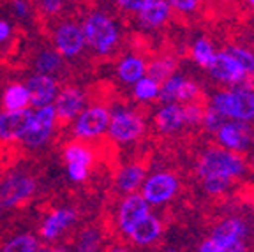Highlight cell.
Returning a JSON list of instances; mask_svg holds the SVG:
<instances>
[{"mask_svg": "<svg viewBox=\"0 0 254 252\" xmlns=\"http://www.w3.org/2000/svg\"><path fill=\"white\" fill-rule=\"evenodd\" d=\"M254 79L244 83L240 87H228L217 90L210 97L206 106L221 113L228 120L253 124L254 122Z\"/></svg>", "mask_w": 254, "mask_h": 252, "instance_id": "1", "label": "cell"}, {"mask_svg": "<svg viewBox=\"0 0 254 252\" xmlns=\"http://www.w3.org/2000/svg\"><path fill=\"white\" fill-rule=\"evenodd\" d=\"M249 170V164L240 154H235L219 145L206 146L196 159V175L199 178L208 175L228 177L231 180H238Z\"/></svg>", "mask_w": 254, "mask_h": 252, "instance_id": "2", "label": "cell"}, {"mask_svg": "<svg viewBox=\"0 0 254 252\" xmlns=\"http://www.w3.org/2000/svg\"><path fill=\"white\" fill-rule=\"evenodd\" d=\"M81 30H83L85 43L94 48L99 55H108L117 46L120 37L119 27L115 25V21L108 14L99 11L90 12L87 16Z\"/></svg>", "mask_w": 254, "mask_h": 252, "instance_id": "3", "label": "cell"}, {"mask_svg": "<svg viewBox=\"0 0 254 252\" xmlns=\"http://www.w3.org/2000/svg\"><path fill=\"white\" fill-rule=\"evenodd\" d=\"M139 189H141L139 194L145 197V201L150 206L166 205L179 194L180 180L171 171H157L145 178Z\"/></svg>", "mask_w": 254, "mask_h": 252, "instance_id": "4", "label": "cell"}, {"mask_svg": "<svg viewBox=\"0 0 254 252\" xmlns=\"http://www.w3.org/2000/svg\"><path fill=\"white\" fill-rule=\"evenodd\" d=\"M145 120L139 113L132 110H115L110 113V124H108V134L115 143L127 145L139 139L145 132Z\"/></svg>", "mask_w": 254, "mask_h": 252, "instance_id": "5", "label": "cell"}, {"mask_svg": "<svg viewBox=\"0 0 254 252\" xmlns=\"http://www.w3.org/2000/svg\"><path fill=\"white\" fill-rule=\"evenodd\" d=\"M214 138L215 145H219L221 148L244 155L251 148L253 129H251V124L238 122V120H226L214 132Z\"/></svg>", "mask_w": 254, "mask_h": 252, "instance_id": "6", "label": "cell"}, {"mask_svg": "<svg viewBox=\"0 0 254 252\" xmlns=\"http://www.w3.org/2000/svg\"><path fill=\"white\" fill-rule=\"evenodd\" d=\"M206 72L212 76L217 83L228 85V87H240L244 83L251 81L254 78H249L238 62L226 52V50H217L212 63L208 65Z\"/></svg>", "mask_w": 254, "mask_h": 252, "instance_id": "7", "label": "cell"}, {"mask_svg": "<svg viewBox=\"0 0 254 252\" xmlns=\"http://www.w3.org/2000/svg\"><path fill=\"white\" fill-rule=\"evenodd\" d=\"M55 120H57V113L53 104L36 110L32 113L30 126H28L27 132L23 134L21 141L27 146H30V148H37V146L44 145L50 139V136H52Z\"/></svg>", "mask_w": 254, "mask_h": 252, "instance_id": "8", "label": "cell"}, {"mask_svg": "<svg viewBox=\"0 0 254 252\" xmlns=\"http://www.w3.org/2000/svg\"><path fill=\"white\" fill-rule=\"evenodd\" d=\"M36 190L34 178L23 173H12L0 182V206L11 208L28 199Z\"/></svg>", "mask_w": 254, "mask_h": 252, "instance_id": "9", "label": "cell"}, {"mask_svg": "<svg viewBox=\"0 0 254 252\" xmlns=\"http://www.w3.org/2000/svg\"><path fill=\"white\" fill-rule=\"evenodd\" d=\"M110 111L104 106H92L78 115L74 124V134L81 139L97 138L108 130Z\"/></svg>", "mask_w": 254, "mask_h": 252, "instance_id": "10", "label": "cell"}, {"mask_svg": "<svg viewBox=\"0 0 254 252\" xmlns=\"http://www.w3.org/2000/svg\"><path fill=\"white\" fill-rule=\"evenodd\" d=\"M150 213V205H148L145 197L141 196L139 192H131V194H126L124 201L120 203V208H119V229L124 233L127 237V233L131 231V228L143 219L145 215Z\"/></svg>", "mask_w": 254, "mask_h": 252, "instance_id": "11", "label": "cell"}, {"mask_svg": "<svg viewBox=\"0 0 254 252\" xmlns=\"http://www.w3.org/2000/svg\"><path fill=\"white\" fill-rule=\"evenodd\" d=\"M64 157H65V164H67V175L72 182L79 184V182L87 180L92 161H94V155L87 146L81 143H71L65 146Z\"/></svg>", "mask_w": 254, "mask_h": 252, "instance_id": "12", "label": "cell"}, {"mask_svg": "<svg viewBox=\"0 0 254 252\" xmlns=\"http://www.w3.org/2000/svg\"><path fill=\"white\" fill-rule=\"evenodd\" d=\"M247 235H249V224L244 221L242 217L230 215L215 222L212 228L210 238L215 244H231V242H246Z\"/></svg>", "mask_w": 254, "mask_h": 252, "instance_id": "13", "label": "cell"}, {"mask_svg": "<svg viewBox=\"0 0 254 252\" xmlns=\"http://www.w3.org/2000/svg\"><path fill=\"white\" fill-rule=\"evenodd\" d=\"M85 36L76 23H64L55 32V46L62 57H76L85 48Z\"/></svg>", "mask_w": 254, "mask_h": 252, "instance_id": "14", "label": "cell"}, {"mask_svg": "<svg viewBox=\"0 0 254 252\" xmlns=\"http://www.w3.org/2000/svg\"><path fill=\"white\" fill-rule=\"evenodd\" d=\"M32 120V111L20 110V111H2L0 113V139L12 141V139H21L27 132Z\"/></svg>", "mask_w": 254, "mask_h": 252, "instance_id": "15", "label": "cell"}, {"mask_svg": "<svg viewBox=\"0 0 254 252\" xmlns=\"http://www.w3.org/2000/svg\"><path fill=\"white\" fill-rule=\"evenodd\" d=\"M164 226L161 222V219L152 213L145 215L143 219H139L134 226L131 228V231L127 233V238L132 242L134 245H139V247H147V245H152L163 237Z\"/></svg>", "mask_w": 254, "mask_h": 252, "instance_id": "16", "label": "cell"}, {"mask_svg": "<svg viewBox=\"0 0 254 252\" xmlns=\"http://www.w3.org/2000/svg\"><path fill=\"white\" fill-rule=\"evenodd\" d=\"M154 127L161 134H166V136L180 132L186 127L182 104H177V103L163 104L154 115Z\"/></svg>", "mask_w": 254, "mask_h": 252, "instance_id": "17", "label": "cell"}, {"mask_svg": "<svg viewBox=\"0 0 254 252\" xmlns=\"http://www.w3.org/2000/svg\"><path fill=\"white\" fill-rule=\"evenodd\" d=\"M28 94H30V104L36 110L50 104L57 97V81L50 74H36L27 81Z\"/></svg>", "mask_w": 254, "mask_h": 252, "instance_id": "18", "label": "cell"}, {"mask_svg": "<svg viewBox=\"0 0 254 252\" xmlns=\"http://www.w3.org/2000/svg\"><path fill=\"white\" fill-rule=\"evenodd\" d=\"M171 14L173 11L166 0H150L138 12V23L139 27L147 28V30H157L171 20Z\"/></svg>", "mask_w": 254, "mask_h": 252, "instance_id": "19", "label": "cell"}, {"mask_svg": "<svg viewBox=\"0 0 254 252\" xmlns=\"http://www.w3.org/2000/svg\"><path fill=\"white\" fill-rule=\"evenodd\" d=\"M83 103H85V95L81 94V90L74 87H67L64 88L60 94H57L55 97V113L59 120H71L74 117H78L83 110Z\"/></svg>", "mask_w": 254, "mask_h": 252, "instance_id": "20", "label": "cell"}, {"mask_svg": "<svg viewBox=\"0 0 254 252\" xmlns=\"http://www.w3.org/2000/svg\"><path fill=\"white\" fill-rule=\"evenodd\" d=\"M78 219V213L72 208H59L52 212L44 219L43 226H41V237L44 240H55L62 235L71 224H74Z\"/></svg>", "mask_w": 254, "mask_h": 252, "instance_id": "21", "label": "cell"}, {"mask_svg": "<svg viewBox=\"0 0 254 252\" xmlns=\"http://www.w3.org/2000/svg\"><path fill=\"white\" fill-rule=\"evenodd\" d=\"M145 178H147V170H145V166L138 164V162H132V164L124 166L122 170L119 171L115 186H117V189L124 194L138 192V189L141 187Z\"/></svg>", "mask_w": 254, "mask_h": 252, "instance_id": "22", "label": "cell"}, {"mask_svg": "<svg viewBox=\"0 0 254 252\" xmlns=\"http://www.w3.org/2000/svg\"><path fill=\"white\" fill-rule=\"evenodd\" d=\"M117 74L122 83L134 85L138 79L147 76V62L138 55H127L126 59L120 60L119 67H117Z\"/></svg>", "mask_w": 254, "mask_h": 252, "instance_id": "23", "label": "cell"}, {"mask_svg": "<svg viewBox=\"0 0 254 252\" xmlns=\"http://www.w3.org/2000/svg\"><path fill=\"white\" fill-rule=\"evenodd\" d=\"M4 111H20L27 110L30 106V94H28L27 85L21 83H12L4 92Z\"/></svg>", "mask_w": 254, "mask_h": 252, "instance_id": "24", "label": "cell"}, {"mask_svg": "<svg viewBox=\"0 0 254 252\" xmlns=\"http://www.w3.org/2000/svg\"><path fill=\"white\" fill-rule=\"evenodd\" d=\"M215 52H217V50H215L214 43L205 36L194 39V43L190 44V50H189L190 60H192L198 67L205 69V71L208 69V65L212 63V60H214Z\"/></svg>", "mask_w": 254, "mask_h": 252, "instance_id": "25", "label": "cell"}, {"mask_svg": "<svg viewBox=\"0 0 254 252\" xmlns=\"http://www.w3.org/2000/svg\"><path fill=\"white\" fill-rule=\"evenodd\" d=\"M177 71V62L173 57H157L150 63H147V76L157 81L159 85L166 81Z\"/></svg>", "mask_w": 254, "mask_h": 252, "instance_id": "26", "label": "cell"}, {"mask_svg": "<svg viewBox=\"0 0 254 252\" xmlns=\"http://www.w3.org/2000/svg\"><path fill=\"white\" fill-rule=\"evenodd\" d=\"M159 88L161 85L157 81H154L148 76H143L132 85V94L139 103H154V101H159Z\"/></svg>", "mask_w": 254, "mask_h": 252, "instance_id": "27", "label": "cell"}, {"mask_svg": "<svg viewBox=\"0 0 254 252\" xmlns=\"http://www.w3.org/2000/svg\"><path fill=\"white\" fill-rule=\"evenodd\" d=\"M199 180H201L203 192L212 197L224 196V194L231 189V186H233V182H235L228 177H219V175H208V177H203V178H199Z\"/></svg>", "mask_w": 254, "mask_h": 252, "instance_id": "28", "label": "cell"}, {"mask_svg": "<svg viewBox=\"0 0 254 252\" xmlns=\"http://www.w3.org/2000/svg\"><path fill=\"white\" fill-rule=\"evenodd\" d=\"M226 52L237 60L238 65L242 67L249 78H254V52L251 48L242 46V44H230Z\"/></svg>", "mask_w": 254, "mask_h": 252, "instance_id": "29", "label": "cell"}, {"mask_svg": "<svg viewBox=\"0 0 254 252\" xmlns=\"http://www.w3.org/2000/svg\"><path fill=\"white\" fill-rule=\"evenodd\" d=\"M37 247V240L32 235H18L7 242L0 252H36Z\"/></svg>", "mask_w": 254, "mask_h": 252, "instance_id": "30", "label": "cell"}, {"mask_svg": "<svg viewBox=\"0 0 254 252\" xmlns=\"http://www.w3.org/2000/svg\"><path fill=\"white\" fill-rule=\"evenodd\" d=\"M184 119H186L187 127H199L201 126L203 115H205L206 104L203 101H194V103L182 104Z\"/></svg>", "mask_w": 254, "mask_h": 252, "instance_id": "31", "label": "cell"}, {"mask_svg": "<svg viewBox=\"0 0 254 252\" xmlns=\"http://www.w3.org/2000/svg\"><path fill=\"white\" fill-rule=\"evenodd\" d=\"M101 247V235L97 229L88 228L85 231H81V235L78 237V245L76 251L78 252H97Z\"/></svg>", "mask_w": 254, "mask_h": 252, "instance_id": "32", "label": "cell"}, {"mask_svg": "<svg viewBox=\"0 0 254 252\" xmlns=\"http://www.w3.org/2000/svg\"><path fill=\"white\" fill-rule=\"evenodd\" d=\"M62 59H60L59 52H43L36 60V67H37V74H50L60 65Z\"/></svg>", "mask_w": 254, "mask_h": 252, "instance_id": "33", "label": "cell"}, {"mask_svg": "<svg viewBox=\"0 0 254 252\" xmlns=\"http://www.w3.org/2000/svg\"><path fill=\"white\" fill-rule=\"evenodd\" d=\"M228 119H224L221 113H217V111H214L212 108L206 106L205 110V115H203V120H201V127L206 130V132L214 134L215 130L219 129V127L222 126V124L226 122Z\"/></svg>", "mask_w": 254, "mask_h": 252, "instance_id": "34", "label": "cell"}, {"mask_svg": "<svg viewBox=\"0 0 254 252\" xmlns=\"http://www.w3.org/2000/svg\"><path fill=\"white\" fill-rule=\"evenodd\" d=\"M171 11L179 14H194L201 5V0H166Z\"/></svg>", "mask_w": 254, "mask_h": 252, "instance_id": "35", "label": "cell"}, {"mask_svg": "<svg viewBox=\"0 0 254 252\" xmlns=\"http://www.w3.org/2000/svg\"><path fill=\"white\" fill-rule=\"evenodd\" d=\"M120 9L127 12H139L150 0H115Z\"/></svg>", "mask_w": 254, "mask_h": 252, "instance_id": "36", "label": "cell"}, {"mask_svg": "<svg viewBox=\"0 0 254 252\" xmlns=\"http://www.w3.org/2000/svg\"><path fill=\"white\" fill-rule=\"evenodd\" d=\"M39 5L46 14H55L62 9L64 0H39Z\"/></svg>", "mask_w": 254, "mask_h": 252, "instance_id": "37", "label": "cell"}, {"mask_svg": "<svg viewBox=\"0 0 254 252\" xmlns=\"http://www.w3.org/2000/svg\"><path fill=\"white\" fill-rule=\"evenodd\" d=\"M219 252H247L246 242H231V244H222L219 245Z\"/></svg>", "mask_w": 254, "mask_h": 252, "instance_id": "38", "label": "cell"}, {"mask_svg": "<svg viewBox=\"0 0 254 252\" xmlns=\"http://www.w3.org/2000/svg\"><path fill=\"white\" fill-rule=\"evenodd\" d=\"M12 7H14V12L21 18H27L28 12H30V7L25 0H12Z\"/></svg>", "mask_w": 254, "mask_h": 252, "instance_id": "39", "label": "cell"}, {"mask_svg": "<svg viewBox=\"0 0 254 252\" xmlns=\"http://www.w3.org/2000/svg\"><path fill=\"white\" fill-rule=\"evenodd\" d=\"M196 252H219V247L212 238H206V240H203L201 244L198 245Z\"/></svg>", "mask_w": 254, "mask_h": 252, "instance_id": "40", "label": "cell"}, {"mask_svg": "<svg viewBox=\"0 0 254 252\" xmlns=\"http://www.w3.org/2000/svg\"><path fill=\"white\" fill-rule=\"evenodd\" d=\"M9 36H11V25L7 21L0 20V43H4Z\"/></svg>", "mask_w": 254, "mask_h": 252, "instance_id": "41", "label": "cell"}, {"mask_svg": "<svg viewBox=\"0 0 254 252\" xmlns=\"http://www.w3.org/2000/svg\"><path fill=\"white\" fill-rule=\"evenodd\" d=\"M108 252H131L127 247H122V245H119V247H113V249H110Z\"/></svg>", "mask_w": 254, "mask_h": 252, "instance_id": "42", "label": "cell"}, {"mask_svg": "<svg viewBox=\"0 0 254 252\" xmlns=\"http://www.w3.org/2000/svg\"><path fill=\"white\" fill-rule=\"evenodd\" d=\"M48 252H72V251H69V249H65V247H57V249H50Z\"/></svg>", "mask_w": 254, "mask_h": 252, "instance_id": "43", "label": "cell"}, {"mask_svg": "<svg viewBox=\"0 0 254 252\" xmlns=\"http://www.w3.org/2000/svg\"><path fill=\"white\" fill-rule=\"evenodd\" d=\"M244 4H246L251 11H254V0H244Z\"/></svg>", "mask_w": 254, "mask_h": 252, "instance_id": "44", "label": "cell"}, {"mask_svg": "<svg viewBox=\"0 0 254 252\" xmlns=\"http://www.w3.org/2000/svg\"><path fill=\"white\" fill-rule=\"evenodd\" d=\"M36 252H48V249H43V247H37Z\"/></svg>", "mask_w": 254, "mask_h": 252, "instance_id": "45", "label": "cell"}, {"mask_svg": "<svg viewBox=\"0 0 254 252\" xmlns=\"http://www.w3.org/2000/svg\"><path fill=\"white\" fill-rule=\"evenodd\" d=\"M251 146L254 148V129H253V138H251Z\"/></svg>", "mask_w": 254, "mask_h": 252, "instance_id": "46", "label": "cell"}, {"mask_svg": "<svg viewBox=\"0 0 254 252\" xmlns=\"http://www.w3.org/2000/svg\"><path fill=\"white\" fill-rule=\"evenodd\" d=\"M253 170H254V157H253Z\"/></svg>", "mask_w": 254, "mask_h": 252, "instance_id": "47", "label": "cell"}, {"mask_svg": "<svg viewBox=\"0 0 254 252\" xmlns=\"http://www.w3.org/2000/svg\"><path fill=\"white\" fill-rule=\"evenodd\" d=\"M253 92H254V83H253Z\"/></svg>", "mask_w": 254, "mask_h": 252, "instance_id": "48", "label": "cell"}]
</instances>
